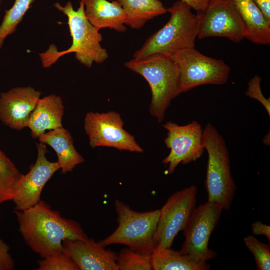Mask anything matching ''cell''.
Listing matches in <instances>:
<instances>
[{
	"mask_svg": "<svg viewBox=\"0 0 270 270\" xmlns=\"http://www.w3.org/2000/svg\"><path fill=\"white\" fill-rule=\"evenodd\" d=\"M191 10L182 0L168 8L166 10L170 15L169 20L146 39L134 52V58L140 60L156 54L170 56L178 51L194 48L199 18Z\"/></svg>",
	"mask_w": 270,
	"mask_h": 270,
	"instance_id": "3957f363",
	"label": "cell"
},
{
	"mask_svg": "<svg viewBox=\"0 0 270 270\" xmlns=\"http://www.w3.org/2000/svg\"><path fill=\"white\" fill-rule=\"evenodd\" d=\"M262 78L258 75H255L248 82V88L245 92L246 95L251 98L259 102L266 109L268 116H270V98H266L261 90Z\"/></svg>",
	"mask_w": 270,
	"mask_h": 270,
	"instance_id": "4316f807",
	"label": "cell"
},
{
	"mask_svg": "<svg viewBox=\"0 0 270 270\" xmlns=\"http://www.w3.org/2000/svg\"><path fill=\"white\" fill-rule=\"evenodd\" d=\"M222 210L219 204L208 202L194 208L183 230L185 240L179 251L181 254L198 263L206 262L216 256L208 244Z\"/></svg>",
	"mask_w": 270,
	"mask_h": 270,
	"instance_id": "ba28073f",
	"label": "cell"
},
{
	"mask_svg": "<svg viewBox=\"0 0 270 270\" xmlns=\"http://www.w3.org/2000/svg\"><path fill=\"white\" fill-rule=\"evenodd\" d=\"M153 270H208L206 262L198 263L191 260L180 252L170 248H156L150 254Z\"/></svg>",
	"mask_w": 270,
	"mask_h": 270,
	"instance_id": "44dd1931",
	"label": "cell"
},
{
	"mask_svg": "<svg viewBox=\"0 0 270 270\" xmlns=\"http://www.w3.org/2000/svg\"><path fill=\"white\" fill-rule=\"evenodd\" d=\"M37 270H80L70 256L64 250L38 262Z\"/></svg>",
	"mask_w": 270,
	"mask_h": 270,
	"instance_id": "484cf974",
	"label": "cell"
},
{
	"mask_svg": "<svg viewBox=\"0 0 270 270\" xmlns=\"http://www.w3.org/2000/svg\"><path fill=\"white\" fill-rule=\"evenodd\" d=\"M37 158L30 171L22 174L14 187L12 200L15 210H24L38 204L42 190L54 174L60 169L57 162L49 161L46 144L37 143Z\"/></svg>",
	"mask_w": 270,
	"mask_h": 270,
	"instance_id": "4fadbf2b",
	"label": "cell"
},
{
	"mask_svg": "<svg viewBox=\"0 0 270 270\" xmlns=\"http://www.w3.org/2000/svg\"><path fill=\"white\" fill-rule=\"evenodd\" d=\"M260 8L266 20L270 23V0H253Z\"/></svg>",
	"mask_w": 270,
	"mask_h": 270,
	"instance_id": "4dcf8cb0",
	"label": "cell"
},
{
	"mask_svg": "<svg viewBox=\"0 0 270 270\" xmlns=\"http://www.w3.org/2000/svg\"><path fill=\"white\" fill-rule=\"evenodd\" d=\"M114 205L118 226L100 242L104 246L124 244L136 252L150 254L154 248L153 239L160 210L138 212L119 200H115Z\"/></svg>",
	"mask_w": 270,
	"mask_h": 270,
	"instance_id": "8992f818",
	"label": "cell"
},
{
	"mask_svg": "<svg viewBox=\"0 0 270 270\" xmlns=\"http://www.w3.org/2000/svg\"><path fill=\"white\" fill-rule=\"evenodd\" d=\"M252 232L254 235L266 236L268 242L270 241V227L260 221H256L252 224Z\"/></svg>",
	"mask_w": 270,
	"mask_h": 270,
	"instance_id": "f1b7e54d",
	"label": "cell"
},
{
	"mask_svg": "<svg viewBox=\"0 0 270 270\" xmlns=\"http://www.w3.org/2000/svg\"><path fill=\"white\" fill-rule=\"evenodd\" d=\"M180 72V94L204 84L222 85L229 78L230 68L222 60L200 53L194 48L170 56Z\"/></svg>",
	"mask_w": 270,
	"mask_h": 270,
	"instance_id": "52a82bcc",
	"label": "cell"
},
{
	"mask_svg": "<svg viewBox=\"0 0 270 270\" xmlns=\"http://www.w3.org/2000/svg\"><path fill=\"white\" fill-rule=\"evenodd\" d=\"M127 15L126 25L140 29L150 20L166 12L160 0H116Z\"/></svg>",
	"mask_w": 270,
	"mask_h": 270,
	"instance_id": "ffe728a7",
	"label": "cell"
},
{
	"mask_svg": "<svg viewBox=\"0 0 270 270\" xmlns=\"http://www.w3.org/2000/svg\"><path fill=\"white\" fill-rule=\"evenodd\" d=\"M268 139H270V134L266 135L263 138V144L267 146L270 144V141H268Z\"/></svg>",
	"mask_w": 270,
	"mask_h": 270,
	"instance_id": "1f68e13d",
	"label": "cell"
},
{
	"mask_svg": "<svg viewBox=\"0 0 270 270\" xmlns=\"http://www.w3.org/2000/svg\"><path fill=\"white\" fill-rule=\"evenodd\" d=\"M64 250L72 258L80 270H118L116 262L117 254L106 250L100 242L64 240Z\"/></svg>",
	"mask_w": 270,
	"mask_h": 270,
	"instance_id": "9a60e30c",
	"label": "cell"
},
{
	"mask_svg": "<svg viewBox=\"0 0 270 270\" xmlns=\"http://www.w3.org/2000/svg\"><path fill=\"white\" fill-rule=\"evenodd\" d=\"M202 144L208 154L205 180L208 202L228 210L236 186L231 173L229 152L225 140L210 122L203 129Z\"/></svg>",
	"mask_w": 270,
	"mask_h": 270,
	"instance_id": "5b68a950",
	"label": "cell"
},
{
	"mask_svg": "<svg viewBox=\"0 0 270 270\" xmlns=\"http://www.w3.org/2000/svg\"><path fill=\"white\" fill-rule=\"evenodd\" d=\"M198 188L194 184L174 192L160 214L154 236L156 248H170L178 232L186 228L195 208Z\"/></svg>",
	"mask_w": 270,
	"mask_h": 270,
	"instance_id": "9c48e42d",
	"label": "cell"
},
{
	"mask_svg": "<svg viewBox=\"0 0 270 270\" xmlns=\"http://www.w3.org/2000/svg\"><path fill=\"white\" fill-rule=\"evenodd\" d=\"M246 28L245 38L262 45L270 44V23L253 0H232Z\"/></svg>",
	"mask_w": 270,
	"mask_h": 270,
	"instance_id": "d6986e66",
	"label": "cell"
},
{
	"mask_svg": "<svg viewBox=\"0 0 270 270\" xmlns=\"http://www.w3.org/2000/svg\"><path fill=\"white\" fill-rule=\"evenodd\" d=\"M84 14L90 22L98 30L108 28L118 32L126 30L127 15L116 0H82Z\"/></svg>",
	"mask_w": 270,
	"mask_h": 270,
	"instance_id": "e0dca14e",
	"label": "cell"
},
{
	"mask_svg": "<svg viewBox=\"0 0 270 270\" xmlns=\"http://www.w3.org/2000/svg\"><path fill=\"white\" fill-rule=\"evenodd\" d=\"M54 6L68 17L72 44L68 49L62 52H58L50 46L46 52L40 54L43 66L49 67L60 56L70 52H74L76 59L88 68L91 67L93 62H104L108 58V54L100 44L102 36L86 18L82 0L76 10L74 9L70 2L64 6L58 2Z\"/></svg>",
	"mask_w": 270,
	"mask_h": 270,
	"instance_id": "7a4b0ae2",
	"label": "cell"
},
{
	"mask_svg": "<svg viewBox=\"0 0 270 270\" xmlns=\"http://www.w3.org/2000/svg\"><path fill=\"white\" fill-rule=\"evenodd\" d=\"M246 248L254 256L256 269L270 270V247L268 244L259 241L255 236H247L244 238Z\"/></svg>",
	"mask_w": 270,
	"mask_h": 270,
	"instance_id": "d4e9b609",
	"label": "cell"
},
{
	"mask_svg": "<svg viewBox=\"0 0 270 270\" xmlns=\"http://www.w3.org/2000/svg\"><path fill=\"white\" fill-rule=\"evenodd\" d=\"M40 92L30 86L16 87L0 95V120L9 128L20 130L28 126Z\"/></svg>",
	"mask_w": 270,
	"mask_h": 270,
	"instance_id": "5bb4252c",
	"label": "cell"
},
{
	"mask_svg": "<svg viewBox=\"0 0 270 270\" xmlns=\"http://www.w3.org/2000/svg\"><path fill=\"white\" fill-rule=\"evenodd\" d=\"M38 140L40 142L50 146L56 152L57 162L62 174L72 171L84 161L76 149L71 134L63 127L46 132Z\"/></svg>",
	"mask_w": 270,
	"mask_h": 270,
	"instance_id": "ac0fdd59",
	"label": "cell"
},
{
	"mask_svg": "<svg viewBox=\"0 0 270 270\" xmlns=\"http://www.w3.org/2000/svg\"><path fill=\"white\" fill-rule=\"evenodd\" d=\"M14 266V260L10 253V247L0 237V270H12Z\"/></svg>",
	"mask_w": 270,
	"mask_h": 270,
	"instance_id": "83f0119b",
	"label": "cell"
},
{
	"mask_svg": "<svg viewBox=\"0 0 270 270\" xmlns=\"http://www.w3.org/2000/svg\"></svg>",
	"mask_w": 270,
	"mask_h": 270,
	"instance_id": "d6a6232c",
	"label": "cell"
},
{
	"mask_svg": "<svg viewBox=\"0 0 270 270\" xmlns=\"http://www.w3.org/2000/svg\"><path fill=\"white\" fill-rule=\"evenodd\" d=\"M14 212L26 244L42 258L62 252L64 240L88 238L78 222L63 217L44 200L24 210H14Z\"/></svg>",
	"mask_w": 270,
	"mask_h": 270,
	"instance_id": "6da1fadb",
	"label": "cell"
},
{
	"mask_svg": "<svg viewBox=\"0 0 270 270\" xmlns=\"http://www.w3.org/2000/svg\"><path fill=\"white\" fill-rule=\"evenodd\" d=\"M162 126L167 130L164 142L170 152L162 162L168 166V174L173 173L179 164L196 162L202 156L203 129L197 121L183 126L169 121Z\"/></svg>",
	"mask_w": 270,
	"mask_h": 270,
	"instance_id": "8fae6325",
	"label": "cell"
},
{
	"mask_svg": "<svg viewBox=\"0 0 270 270\" xmlns=\"http://www.w3.org/2000/svg\"><path fill=\"white\" fill-rule=\"evenodd\" d=\"M150 254L138 252L128 248H122L116 256L118 270H152Z\"/></svg>",
	"mask_w": 270,
	"mask_h": 270,
	"instance_id": "cb8c5ba5",
	"label": "cell"
},
{
	"mask_svg": "<svg viewBox=\"0 0 270 270\" xmlns=\"http://www.w3.org/2000/svg\"><path fill=\"white\" fill-rule=\"evenodd\" d=\"M199 18L197 38L223 37L236 43L246 36V28L232 0H212Z\"/></svg>",
	"mask_w": 270,
	"mask_h": 270,
	"instance_id": "7c38bea8",
	"label": "cell"
},
{
	"mask_svg": "<svg viewBox=\"0 0 270 270\" xmlns=\"http://www.w3.org/2000/svg\"><path fill=\"white\" fill-rule=\"evenodd\" d=\"M124 66L148 82L152 94L149 111L162 123L172 100L180 94L177 64L170 56L156 54L140 60L133 58Z\"/></svg>",
	"mask_w": 270,
	"mask_h": 270,
	"instance_id": "277c9868",
	"label": "cell"
},
{
	"mask_svg": "<svg viewBox=\"0 0 270 270\" xmlns=\"http://www.w3.org/2000/svg\"><path fill=\"white\" fill-rule=\"evenodd\" d=\"M34 0H15L12 6L5 10V14L0 25V48L6 38L12 34L17 26Z\"/></svg>",
	"mask_w": 270,
	"mask_h": 270,
	"instance_id": "603a6c76",
	"label": "cell"
},
{
	"mask_svg": "<svg viewBox=\"0 0 270 270\" xmlns=\"http://www.w3.org/2000/svg\"><path fill=\"white\" fill-rule=\"evenodd\" d=\"M64 108L62 99L58 96L50 94L40 98L28 123L32 138H38L47 130L62 127Z\"/></svg>",
	"mask_w": 270,
	"mask_h": 270,
	"instance_id": "2e32d148",
	"label": "cell"
},
{
	"mask_svg": "<svg viewBox=\"0 0 270 270\" xmlns=\"http://www.w3.org/2000/svg\"><path fill=\"white\" fill-rule=\"evenodd\" d=\"M22 174L0 150V204L12 200L16 184Z\"/></svg>",
	"mask_w": 270,
	"mask_h": 270,
	"instance_id": "7402d4cb",
	"label": "cell"
},
{
	"mask_svg": "<svg viewBox=\"0 0 270 270\" xmlns=\"http://www.w3.org/2000/svg\"><path fill=\"white\" fill-rule=\"evenodd\" d=\"M120 114L115 111L90 112L84 119V129L92 148L106 146L120 150L142 153L134 137L124 128Z\"/></svg>",
	"mask_w": 270,
	"mask_h": 270,
	"instance_id": "30bf717a",
	"label": "cell"
},
{
	"mask_svg": "<svg viewBox=\"0 0 270 270\" xmlns=\"http://www.w3.org/2000/svg\"><path fill=\"white\" fill-rule=\"evenodd\" d=\"M196 12L197 14H202L212 0H182Z\"/></svg>",
	"mask_w": 270,
	"mask_h": 270,
	"instance_id": "f546056e",
	"label": "cell"
}]
</instances>
